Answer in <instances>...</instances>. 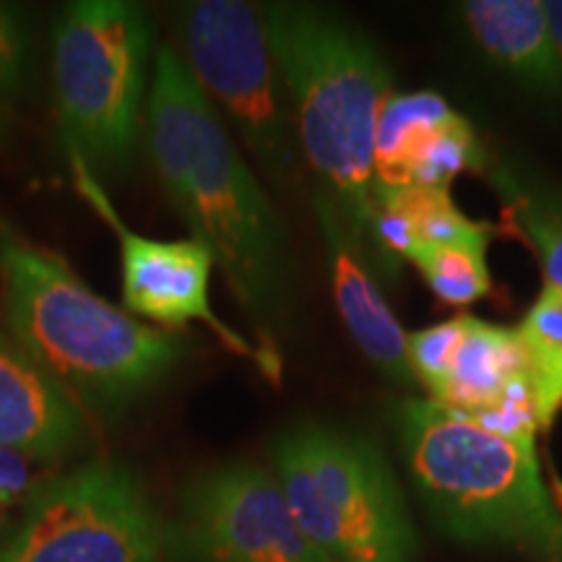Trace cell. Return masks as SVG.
Listing matches in <instances>:
<instances>
[{
    "label": "cell",
    "mask_w": 562,
    "mask_h": 562,
    "mask_svg": "<svg viewBox=\"0 0 562 562\" xmlns=\"http://www.w3.org/2000/svg\"><path fill=\"white\" fill-rule=\"evenodd\" d=\"M144 146L167 201L250 318L269 378L279 383L277 344L294 305L286 229L220 110L172 47L154 53Z\"/></svg>",
    "instance_id": "obj_1"
},
{
    "label": "cell",
    "mask_w": 562,
    "mask_h": 562,
    "mask_svg": "<svg viewBox=\"0 0 562 562\" xmlns=\"http://www.w3.org/2000/svg\"><path fill=\"white\" fill-rule=\"evenodd\" d=\"M5 334L87 414L121 419L182 360V341L89 290L53 250L0 224Z\"/></svg>",
    "instance_id": "obj_2"
},
{
    "label": "cell",
    "mask_w": 562,
    "mask_h": 562,
    "mask_svg": "<svg viewBox=\"0 0 562 562\" xmlns=\"http://www.w3.org/2000/svg\"><path fill=\"white\" fill-rule=\"evenodd\" d=\"M297 131L302 161L372 266V157L393 94L389 63L368 34L326 5H258Z\"/></svg>",
    "instance_id": "obj_3"
},
{
    "label": "cell",
    "mask_w": 562,
    "mask_h": 562,
    "mask_svg": "<svg viewBox=\"0 0 562 562\" xmlns=\"http://www.w3.org/2000/svg\"><path fill=\"white\" fill-rule=\"evenodd\" d=\"M406 472L440 533L562 562V510L542 480L537 442L492 435L430 398L396 414Z\"/></svg>",
    "instance_id": "obj_4"
},
{
    "label": "cell",
    "mask_w": 562,
    "mask_h": 562,
    "mask_svg": "<svg viewBox=\"0 0 562 562\" xmlns=\"http://www.w3.org/2000/svg\"><path fill=\"white\" fill-rule=\"evenodd\" d=\"M151 21L128 0H76L53 32V94L70 159L97 178L131 172L144 146Z\"/></svg>",
    "instance_id": "obj_5"
},
{
    "label": "cell",
    "mask_w": 562,
    "mask_h": 562,
    "mask_svg": "<svg viewBox=\"0 0 562 562\" xmlns=\"http://www.w3.org/2000/svg\"><path fill=\"white\" fill-rule=\"evenodd\" d=\"M273 476L328 562H414L417 531L389 459L360 432L305 422L271 446Z\"/></svg>",
    "instance_id": "obj_6"
},
{
    "label": "cell",
    "mask_w": 562,
    "mask_h": 562,
    "mask_svg": "<svg viewBox=\"0 0 562 562\" xmlns=\"http://www.w3.org/2000/svg\"><path fill=\"white\" fill-rule=\"evenodd\" d=\"M180 58L222 117L235 125L273 186L297 188L302 154L294 117L258 5L195 0L178 9Z\"/></svg>",
    "instance_id": "obj_7"
},
{
    "label": "cell",
    "mask_w": 562,
    "mask_h": 562,
    "mask_svg": "<svg viewBox=\"0 0 562 562\" xmlns=\"http://www.w3.org/2000/svg\"><path fill=\"white\" fill-rule=\"evenodd\" d=\"M165 521L123 461L40 482L0 537V562H161Z\"/></svg>",
    "instance_id": "obj_8"
},
{
    "label": "cell",
    "mask_w": 562,
    "mask_h": 562,
    "mask_svg": "<svg viewBox=\"0 0 562 562\" xmlns=\"http://www.w3.org/2000/svg\"><path fill=\"white\" fill-rule=\"evenodd\" d=\"M170 562H328L269 469L232 461L193 476L165 521Z\"/></svg>",
    "instance_id": "obj_9"
},
{
    "label": "cell",
    "mask_w": 562,
    "mask_h": 562,
    "mask_svg": "<svg viewBox=\"0 0 562 562\" xmlns=\"http://www.w3.org/2000/svg\"><path fill=\"white\" fill-rule=\"evenodd\" d=\"M70 170H74V182L79 193L117 237L125 311L154 328H161V331H172V328H182L188 323H203L232 355L256 360L258 368L269 375V364H266L261 349L252 347L248 339H243L235 328L222 323L220 315L214 313L211 273L216 266L211 252L193 237H188V240H157V237L138 235L121 220L97 175H91L76 159H70Z\"/></svg>",
    "instance_id": "obj_10"
},
{
    "label": "cell",
    "mask_w": 562,
    "mask_h": 562,
    "mask_svg": "<svg viewBox=\"0 0 562 562\" xmlns=\"http://www.w3.org/2000/svg\"><path fill=\"white\" fill-rule=\"evenodd\" d=\"M463 172H487V154L472 123L435 91H393L378 117L372 195L451 188Z\"/></svg>",
    "instance_id": "obj_11"
},
{
    "label": "cell",
    "mask_w": 562,
    "mask_h": 562,
    "mask_svg": "<svg viewBox=\"0 0 562 562\" xmlns=\"http://www.w3.org/2000/svg\"><path fill=\"white\" fill-rule=\"evenodd\" d=\"M83 438L87 412L0 331V448L30 461H60Z\"/></svg>",
    "instance_id": "obj_12"
},
{
    "label": "cell",
    "mask_w": 562,
    "mask_h": 562,
    "mask_svg": "<svg viewBox=\"0 0 562 562\" xmlns=\"http://www.w3.org/2000/svg\"><path fill=\"white\" fill-rule=\"evenodd\" d=\"M313 209L326 245L336 307L349 336L385 378L396 383H414L409 355H406L409 334L391 313L368 261L326 195L315 191Z\"/></svg>",
    "instance_id": "obj_13"
},
{
    "label": "cell",
    "mask_w": 562,
    "mask_h": 562,
    "mask_svg": "<svg viewBox=\"0 0 562 562\" xmlns=\"http://www.w3.org/2000/svg\"><path fill=\"white\" fill-rule=\"evenodd\" d=\"M461 16L482 53L533 91L560 94L562 70L544 3L539 0H472Z\"/></svg>",
    "instance_id": "obj_14"
},
{
    "label": "cell",
    "mask_w": 562,
    "mask_h": 562,
    "mask_svg": "<svg viewBox=\"0 0 562 562\" xmlns=\"http://www.w3.org/2000/svg\"><path fill=\"white\" fill-rule=\"evenodd\" d=\"M524 385H529V378L516 328L467 315L451 370L430 402L448 412L474 414L503 404Z\"/></svg>",
    "instance_id": "obj_15"
},
{
    "label": "cell",
    "mask_w": 562,
    "mask_h": 562,
    "mask_svg": "<svg viewBox=\"0 0 562 562\" xmlns=\"http://www.w3.org/2000/svg\"><path fill=\"white\" fill-rule=\"evenodd\" d=\"M487 175L503 199L505 220L537 252L547 286L562 290V193L513 165H497Z\"/></svg>",
    "instance_id": "obj_16"
},
{
    "label": "cell",
    "mask_w": 562,
    "mask_h": 562,
    "mask_svg": "<svg viewBox=\"0 0 562 562\" xmlns=\"http://www.w3.org/2000/svg\"><path fill=\"white\" fill-rule=\"evenodd\" d=\"M539 430H550L562 409V290L544 286L516 328Z\"/></svg>",
    "instance_id": "obj_17"
},
{
    "label": "cell",
    "mask_w": 562,
    "mask_h": 562,
    "mask_svg": "<svg viewBox=\"0 0 562 562\" xmlns=\"http://www.w3.org/2000/svg\"><path fill=\"white\" fill-rule=\"evenodd\" d=\"M490 235L459 243L417 245L406 256V263L417 266L427 286L448 305H472L490 294L487 269Z\"/></svg>",
    "instance_id": "obj_18"
},
{
    "label": "cell",
    "mask_w": 562,
    "mask_h": 562,
    "mask_svg": "<svg viewBox=\"0 0 562 562\" xmlns=\"http://www.w3.org/2000/svg\"><path fill=\"white\" fill-rule=\"evenodd\" d=\"M463 321H467V315L438 323V326L425 328V331L409 334L406 355H409L412 375L419 385H425L430 398L440 391L448 370H451L453 355L463 336Z\"/></svg>",
    "instance_id": "obj_19"
},
{
    "label": "cell",
    "mask_w": 562,
    "mask_h": 562,
    "mask_svg": "<svg viewBox=\"0 0 562 562\" xmlns=\"http://www.w3.org/2000/svg\"><path fill=\"white\" fill-rule=\"evenodd\" d=\"M30 74V32L11 5L0 3V108L9 110L26 87Z\"/></svg>",
    "instance_id": "obj_20"
},
{
    "label": "cell",
    "mask_w": 562,
    "mask_h": 562,
    "mask_svg": "<svg viewBox=\"0 0 562 562\" xmlns=\"http://www.w3.org/2000/svg\"><path fill=\"white\" fill-rule=\"evenodd\" d=\"M37 487L32 480V461L9 448H0V508L24 503Z\"/></svg>",
    "instance_id": "obj_21"
},
{
    "label": "cell",
    "mask_w": 562,
    "mask_h": 562,
    "mask_svg": "<svg viewBox=\"0 0 562 562\" xmlns=\"http://www.w3.org/2000/svg\"><path fill=\"white\" fill-rule=\"evenodd\" d=\"M544 9H547V19H550L554 50H558V60L562 70V0H550V3H544Z\"/></svg>",
    "instance_id": "obj_22"
},
{
    "label": "cell",
    "mask_w": 562,
    "mask_h": 562,
    "mask_svg": "<svg viewBox=\"0 0 562 562\" xmlns=\"http://www.w3.org/2000/svg\"><path fill=\"white\" fill-rule=\"evenodd\" d=\"M11 133V117H9V110L0 108V146L5 144V138H9Z\"/></svg>",
    "instance_id": "obj_23"
}]
</instances>
